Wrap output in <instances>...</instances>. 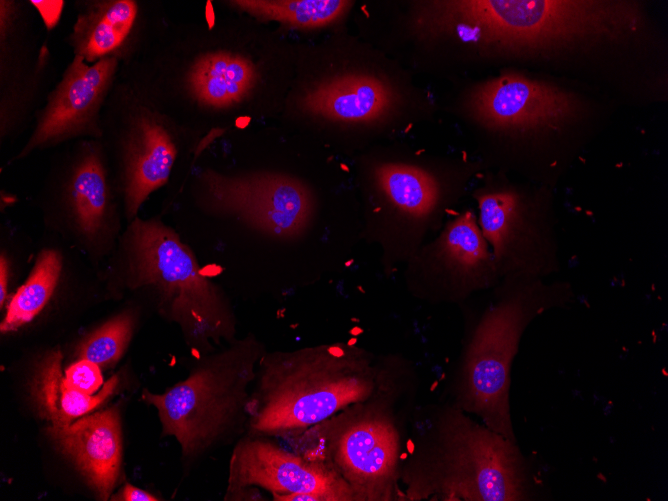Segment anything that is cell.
<instances>
[{"mask_svg": "<svg viewBox=\"0 0 668 501\" xmlns=\"http://www.w3.org/2000/svg\"><path fill=\"white\" fill-rule=\"evenodd\" d=\"M353 2L343 0H238L230 4L257 19L313 29L342 17Z\"/></svg>", "mask_w": 668, "mask_h": 501, "instance_id": "7402d4cb", "label": "cell"}, {"mask_svg": "<svg viewBox=\"0 0 668 501\" xmlns=\"http://www.w3.org/2000/svg\"><path fill=\"white\" fill-rule=\"evenodd\" d=\"M371 177L395 220L379 245L382 262L391 269L406 263L424 244L427 224L442 199V186L429 170L402 162L377 163Z\"/></svg>", "mask_w": 668, "mask_h": 501, "instance_id": "7c38bea8", "label": "cell"}, {"mask_svg": "<svg viewBox=\"0 0 668 501\" xmlns=\"http://www.w3.org/2000/svg\"><path fill=\"white\" fill-rule=\"evenodd\" d=\"M118 60L104 58L89 64L76 56L50 94L33 134L21 153L78 136H97L102 102L113 81Z\"/></svg>", "mask_w": 668, "mask_h": 501, "instance_id": "5bb4252c", "label": "cell"}, {"mask_svg": "<svg viewBox=\"0 0 668 501\" xmlns=\"http://www.w3.org/2000/svg\"><path fill=\"white\" fill-rule=\"evenodd\" d=\"M412 500L519 501L530 498L525 460L516 442L449 409L435 440L407 478Z\"/></svg>", "mask_w": 668, "mask_h": 501, "instance_id": "5b68a950", "label": "cell"}, {"mask_svg": "<svg viewBox=\"0 0 668 501\" xmlns=\"http://www.w3.org/2000/svg\"><path fill=\"white\" fill-rule=\"evenodd\" d=\"M373 398L289 438L300 453L330 465L350 487L354 501L391 500L396 484L398 432Z\"/></svg>", "mask_w": 668, "mask_h": 501, "instance_id": "52a82bcc", "label": "cell"}, {"mask_svg": "<svg viewBox=\"0 0 668 501\" xmlns=\"http://www.w3.org/2000/svg\"><path fill=\"white\" fill-rule=\"evenodd\" d=\"M263 489L274 501L307 494L311 501H354L350 487L326 462L285 449L271 437L244 434L233 448L225 500Z\"/></svg>", "mask_w": 668, "mask_h": 501, "instance_id": "9c48e42d", "label": "cell"}, {"mask_svg": "<svg viewBox=\"0 0 668 501\" xmlns=\"http://www.w3.org/2000/svg\"><path fill=\"white\" fill-rule=\"evenodd\" d=\"M198 202L208 212L232 217L262 236L281 242L301 239L315 212L311 189L280 172L224 174L203 171Z\"/></svg>", "mask_w": 668, "mask_h": 501, "instance_id": "ba28073f", "label": "cell"}, {"mask_svg": "<svg viewBox=\"0 0 668 501\" xmlns=\"http://www.w3.org/2000/svg\"><path fill=\"white\" fill-rule=\"evenodd\" d=\"M62 261L55 250H43L26 282L12 297L1 322V333L15 331L34 319L45 307L57 285Z\"/></svg>", "mask_w": 668, "mask_h": 501, "instance_id": "603a6c76", "label": "cell"}, {"mask_svg": "<svg viewBox=\"0 0 668 501\" xmlns=\"http://www.w3.org/2000/svg\"><path fill=\"white\" fill-rule=\"evenodd\" d=\"M132 330L133 318L130 314L114 317L80 344L79 359L89 360L100 367L115 364L126 350Z\"/></svg>", "mask_w": 668, "mask_h": 501, "instance_id": "cb8c5ba5", "label": "cell"}, {"mask_svg": "<svg viewBox=\"0 0 668 501\" xmlns=\"http://www.w3.org/2000/svg\"><path fill=\"white\" fill-rule=\"evenodd\" d=\"M421 21L463 41L527 52L620 38L637 30L640 11L625 1L454 0L431 2Z\"/></svg>", "mask_w": 668, "mask_h": 501, "instance_id": "7a4b0ae2", "label": "cell"}, {"mask_svg": "<svg viewBox=\"0 0 668 501\" xmlns=\"http://www.w3.org/2000/svg\"><path fill=\"white\" fill-rule=\"evenodd\" d=\"M381 375L374 356L350 342L266 351L248 402L246 433L295 437L374 397Z\"/></svg>", "mask_w": 668, "mask_h": 501, "instance_id": "6da1fadb", "label": "cell"}, {"mask_svg": "<svg viewBox=\"0 0 668 501\" xmlns=\"http://www.w3.org/2000/svg\"><path fill=\"white\" fill-rule=\"evenodd\" d=\"M406 264L410 278L452 299L487 288L499 279L491 249L470 210L448 222Z\"/></svg>", "mask_w": 668, "mask_h": 501, "instance_id": "8fae6325", "label": "cell"}, {"mask_svg": "<svg viewBox=\"0 0 668 501\" xmlns=\"http://www.w3.org/2000/svg\"><path fill=\"white\" fill-rule=\"evenodd\" d=\"M177 157L169 130L149 112L130 122L124 141V201L132 220L148 196L165 185Z\"/></svg>", "mask_w": 668, "mask_h": 501, "instance_id": "2e32d148", "label": "cell"}, {"mask_svg": "<svg viewBox=\"0 0 668 501\" xmlns=\"http://www.w3.org/2000/svg\"><path fill=\"white\" fill-rule=\"evenodd\" d=\"M7 284H8V263L7 260L2 256L0 260V305L1 308L4 306V301L7 294Z\"/></svg>", "mask_w": 668, "mask_h": 501, "instance_id": "4316f807", "label": "cell"}, {"mask_svg": "<svg viewBox=\"0 0 668 501\" xmlns=\"http://www.w3.org/2000/svg\"><path fill=\"white\" fill-rule=\"evenodd\" d=\"M470 109L485 125L500 129H557L581 111L571 93L519 75H504L479 85Z\"/></svg>", "mask_w": 668, "mask_h": 501, "instance_id": "4fadbf2b", "label": "cell"}, {"mask_svg": "<svg viewBox=\"0 0 668 501\" xmlns=\"http://www.w3.org/2000/svg\"><path fill=\"white\" fill-rule=\"evenodd\" d=\"M309 113L342 122H368L391 107L392 91L373 76L345 75L322 82L302 97Z\"/></svg>", "mask_w": 668, "mask_h": 501, "instance_id": "e0dca14e", "label": "cell"}, {"mask_svg": "<svg viewBox=\"0 0 668 501\" xmlns=\"http://www.w3.org/2000/svg\"><path fill=\"white\" fill-rule=\"evenodd\" d=\"M138 17L132 0H107L89 3L81 12L70 35L76 56L92 64L114 57L126 47Z\"/></svg>", "mask_w": 668, "mask_h": 501, "instance_id": "d6986e66", "label": "cell"}, {"mask_svg": "<svg viewBox=\"0 0 668 501\" xmlns=\"http://www.w3.org/2000/svg\"><path fill=\"white\" fill-rule=\"evenodd\" d=\"M500 298L480 317L471 333L462 362L460 408L483 424L516 442L510 414L512 361L529 323L567 299L565 284L541 279L505 280Z\"/></svg>", "mask_w": 668, "mask_h": 501, "instance_id": "8992f818", "label": "cell"}, {"mask_svg": "<svg viewBox=\"0 0 668 501\" xmlns=\"http://www.w3.org/2000/svg\"><path fill=\"white\" fill-rule=\"evenodd\" d=\"M267 351L253 333L206 357L189 376L160 394L144 390L164 436H173L191 461L218 443L243 436L257 366Z\"/></svg>", "mask_w": 668, "mask_h": 501, "instance_id": "277c9868", "label": "cell"}, {"mask_svg": "<svg viewBox=\"0 0 668 501\" xmlns=\"http://www.w3.org/2000/svg\"><path fill=\"white\" fill-rule=\"evenodd\" d=\"M62 354L48 353L40 362L33 380V395L41 415L51 425H66L98 408L119 384V376H112L95 395L84 394L67 384L61 369Z\"/></svg>", "mask_w": 668, "mask_h": 501, "instance_id": "ffe728a7", "label": "cell"}, {"mask_svg": "<svg viewBox=\"0 0 668 501\" xmlns=\"http://www.w3.org/2000/svg\"><path fill=\"white\" fill-rule=\"evenodd\" d=\"M479 227L486 239L499 278L541 279L557 269L556 245L532 220L521 195L509 188L476 195Z\"/></svg>", "mask_w": 668, "mask_h": 501, "instance_id": "30bf717a", "label": "cell"}, {"mask_svg": "<svg viewBox=\"0 0 668 501\" xmlns=\"http://www.w3.org/2000/svg\"><path fill=\"white\" fill-rule=\"evenodd\" d=\"M125 235L132 285L151 291L159 313L179 326L191 348L209 352L236 338L229 298L202 273L192 250L171 227L157 219L134 218Z\"/></svg>", "mask_w": 668, "mask_h": 501, "instance_id": "3957f363", "label": "cell"}, {"mask_svg": "<svg viewBox=\"0 0 668 501\" xmlns=\"http://www.w3.org/2000/svg\"><path fill=\"white\" fill-rule=\"evenodd\" d=\"M255 65L247 58L227 51L209 52L191 64L186 86L198 104L225 109L242 102L257 83Z\"/></svg>", "mask_w": 668, "mask_h": 501, "instance_id": "ac0fdd59", "label": "cell"}, {"mask_svg": "<svg viewBox=\"0 0 668 501\" xmlns=\"http://www.w3.org/2000/svg\"><path fill=\"white\" fill-rule=\"evenodd\" d=\"M69 201L79 230L94 237L102 230L109 208V191L100 156L87 152L71 178Z\"/></svg>", "mask_w": 668, "mask_h": 501, "instance_id": "44dd1931", "label": "cell"}, {"mask_svg": "<svg viewBox=\"0 0 668 501\" xmlns=\"http://www.w3.org/2000/svg\"><path fill=\"white\" fill-rule=\"evenodd\" d=\"M47 432L69 457L102 500H107L119 476L122 442L116 408L82 416Z\"/></svg>", "mask_w": 668, "mask_h": 501, "instance_id": "9a60e30c", "label": "cell"}, {"mask_svg": "<svg viewBox=\"0 0 668 501\" xmlns=\"http://www.w3.org/2000/svg\"><path fill=\"white\" fill-rule=\"evenodd\" d=\"M113 500H124V501H157L160 500L151 493L134 487L133 485L126 483L119 496L114 497Z\"/></svg>", "mask_w": 668, "mask_h": 501, "instance_id": "484cf974", "label": "cell"}, {"mask_svg": "<svg viewBox=\"0 0 668 501\" xmlns=\"http://www.w3.org/2000/svg\"><path fill=\"white\" fill-rule=\"evenodd\" d=\"M64 376L68 385L87 395H95L103 384L100 366L86 359L69 366Z\"/></svg>", "mask_w": 668, "mask_h": 501, "instance_id": "d4e9b609", "label": "cell"}]
</instances>
